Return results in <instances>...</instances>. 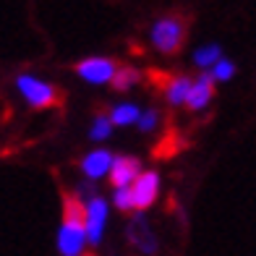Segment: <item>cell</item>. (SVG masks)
I'll list each match as a JSON object with an SVG mask.
<instances>
[{
  "instance_id": "cell-10",
  "label": "cell",
  "mask_w": 256,
  "mask_h": 256,
  "mask_svg": "<svg viewBox=\"0 0 256 256\" xmlns=\"http://www.w3.org/2000/svg\"><path fill=\"white\" fill-rule=\"evenodd\" d=\"M162 92H165V100L172 104V108H178V104L186 102V94H188L191 89V78L188 76H162Z\"/></svg>"
},
{
  "instance_id": "cell-15",
  "label": "cell",
  "mask_w": 256,
  "mask_h": 256,
  "mask_svg": "<svg viewBox=\"0 0 256 256\" xmlns=\"http://www.w3.org/2000/svg\"><path fill=\"white\" fill-rule=\"evenodd\" d=\"M110 128H112V120H110V115H104V112H100L97 115V120H94V126H92V138L94 142H102V138H108L110 136Z\"/></svg>"
},
{
  "instance_id": "cell-9",
  "label": "cell",
  "mask_w": 256,
  "mask_h": 256,
  "mask_svg": "<svg viewBox=\"0 0 256 256\" xmlns=\"http://www.w3.org/2000/svg\"><path fill=\"white\" fill-rule=\"evenodd\" d=\"M104 214H108V204L100 196H92L86 204V238L89 243H100L102 228H104Z\"/></svg>"
},
{
  "instance_id": "cell-3",
  "label": "cell",
  "mask_w": 256,
  "mask_h": 256,
  "mask_svg": "<svg viewBox=\"0 0 256 256\" xmlns=\"http://www.w3.org/2000/svg\"><path fill=\"white\" fill-rule=\"evenodd\" d=\"M18 89L21 94L29 100L32 108L37 110H48V108H63L66 104V94L52 84H44L32 76H18Z\"/></svg>"
},
{
  "instance_id": "cell-13",
  "label": "cell",
  "mask_w": 256,
  "mask_h": 256,
  "mask_svg": "<svg viewBox=\"0 0 256 256\" xmlns=\"http://www.w3.org/2000/svg\"><path fill=\"white\" fill-rule=\"evenodd\" d=\"M115 126H128V123H134L138 120V108L136 104H120V108H115L112 110V118H110Z\"/></svg>"
},
{
  "instance_id": "cell-2",
  "label": "cell",
  "mask_w": 256,
  "mask_h": 256,
  "mask_svg": "<svg viewBox=\"0 0 256 256\" xmlns=\"http://www.w3.org/2000/svg\"><path fill=\"white\" fill-rule=\"evenodd\" d=\"M188 14H168L152 26V44L162 55H178L188 40Z\"/></svg>"
},
{
  "instance_id": "cell-5",
  "label": "cell",
  "mask_w": 256,
  "mask_h": 256,
  "mask_svg": "<svg viewBox=\"0 0 256 256\" xmlns=\"http://www.w3.org/2000/svg\"><path fill=\"white\" fill-rule=\"evenodd\" d=\"M115 68H118V63L110 60V58H89V60H81L74 71L92 84H104V81L112 78Z\"/></svg>"
},
{
  "instance_id": "cell-6",
  "label": "cell",
  "mask_w": 256,
  "mask_h": 256,
  "mask_svg": "<svg viewBox=\"0 0 256 256\" xmlns=\"http://www.w3.org/2000/svg\"><path fill=\"white\" fill-rule=\"evenodd\" d=\"M142 172V162L136 157H118L110 162V186L112 188H123V186H131L134 178Z\"/></svg>"
},
{
  "instance_id": "cell-1",
  "label": "cell",
  "mask_w": 256,
  "mask_h": 256,
  "mask_svg": "<svg viewBox=\"0 0 256 256\" xmlns=\"http://www.w3.org/2000/svg\"><path fill=\"white\" fill-rule=\"evenodd\" d=\"M86 240V204L76 194H63V225L58 248L63 256H78Z\"/></svg>"
},
{
  "instance_id": "cell-8",
  "label": "cell",
  "mask_w": 256,
  "mask_h": 256,
  "mask_svg": "<svg viewBox=\"0 0 256 256\" xmlns=\"http://www.w3.org/2000/svg\"><path fill=\"white\" fill-rule=\"evenodd\" d=\"M212 97H214V76L202 74L196 81H191V89L186 94V104H188V110H202L206 108V102Z\"/></svg>"
},
{
  "instance_id": "cell-16",
  "label": "cell",
  "mask_w": 256,
  "mask_h": 256,
  "mask_svg": "<svg viewBox=\"0 0 256 256\" xmlns=\"http://www.w3.org/2000/svg\"><path fill=\"white\" fill-rule=\"evenodd\" d=\"M115 206H118L120 212H131L134 209V191L128 188V186L118 188V194H115Z\"/></svg>"
},
{
  "instance_id": "cell-14",
  "label": "cell",
  "mask_w": 256,
  "mask_h": 256,
  "mask_svg": "<svg viewBox=\"0 0 256 256\" xmlns=\"http://www.w3.org/2000/svg\"><path fill=\"white\" fill-rule=\"evenodd\" d=\"M194 60H196V66H202V68L214 66L220 60V48H217V44H206V48H202L199 52L194 55Z\"/></svg>"
},
{
  "instance_id": "cell-19",
  "label": "cell",
  "mask_w": 256,
  "mask_h": 256,
  "mask_svg": "<svg viewBox=\"0 0 256 256\" xmlns=\"http://www.w3.org/2000/svg\"><path fill=\"white\" fill-rule=\"evenodd\" d=\"M84 256H94V254H84Z\"/></svg>"
},
{
  "instance_id": "cell-17",
  "label": "cell",
  "mask_w": 256,
  "mask_h": 256,
  "mask_svg": "<svg viewBox=\"0 0 256 256\" xmlns=\"http://www.w3.org/2000/svg\"><path fill=\"white\" fill-rule=\"evenodd\" d=\"M232 74H236V66L230 60H217L214 63V71H212L214 81H228V78H232Z\"/></svg>"
},
{
  "instance_id": "cell-7",
  "label": "cell",
  "mask_w": 256,
  "mask_h": 256,
  "mask_svg": "<svg viewBox=\"0 0 256 256\" xmlns=\"http://www.w3.org/2000/svg\"><path fill=\"white\" fill-rule=\"evenodd\" d=\"M128 240L134 243V246L146 254V256H152L157 251V240L152 236V228H149V222L144 220V214H136L131 220V228H128Z\"/></svg>"
},
{
  "instance_id": "cell-11",
  "label": "cell",
  "mask_w": 256,
  "mask_h": 256,
  "mask_svg": "<svg viewBox=\"0 0 256 256\" xmlns=\"http://www.w3.org/2000/svg\"><path fill=\"white\" fill-rule=\"evenodd\" d=\"M110 162H112L110 152H104V149H97V152H92L89 157L81 160V170H84L89 178H100L102 172H108V170H110Z\"/></svg>"
},
{
  "instance_id": "cell-4",
  "label": "cell",
  "mask_w": 256,
  "mask_h": 256,
  "mask_svg": "<svg viewBox=\"0 0 256 256\" xmlns=\"http://www.w3.org/2000/svg\"><path fill=\"white\" fill-rule=\"evenodd\" d=\"M134 209L136 212H144V209H149L154 204L157 199V191H160V176L157 172H138V176L134 178Z\"/></svg>"
},
{
  "instance_id": "cell-18",
  "label": "cell",
  "mask_w": 256,
  "mask_h": 256,
  "mask_svg": "<svg viewBox=\"0 0 256 256\" xmlns=\"http://www.w3.org/2000/svg\"><path fill=\"white\" fill-rule=\"evenodd\" d=\"M154 126H157V112L154 110H146L142 118H138V128H142V131H152Z\"/></svg>"
},
{
  "instance_id": "cell-12",
  "label": "cell",
  "mask_w": 256,
  "mask_h": 256,
  "mask_svg": "<svg viewBox=\"0 0 256 256\" xmlns=\"http://www.w3.org/2000/svg\"><path fill=\"white\" fill-rule=\"evenodd\" d=\"M138 78H142V76H138L136 68H128V66H120L118 63V68H115V74H112L110 81H112V86L118 89V92H126L128 86H134Z\"/></svg>"
}]
</instances>
